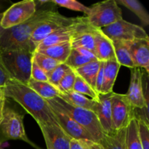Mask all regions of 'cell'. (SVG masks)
Listing matches in <instances>:
<instances>
[{
	"mask_svg": "<svg viewBox=\"0 0 149 149\" xmlns=\"http://www.w3.org/2000/svg\"><path fill=\"white\" fill-rule=\"evenodd\" d=\"M4 97L11 98L25 109L37 122L42 125H56L58 124L47 101L31 89L27 84L12 79L3 88Z\"/></svg>",
	"mask_w": 149,
	"mask_h": 149,
	"instance_id": "obj_1",
	"label": "cell"
},
{
	"mask_svg": "<svg viewBox=\"0 0 149 149\" xmlns=\"http://www.w3.org/2000/svg\"><path fill=\"white\" fill-rule=\"evenodd\" d=\"M51 10H36L35 14L24 23L8 29H2L0 33V50L29 48V42L32 33L41 23L52 15ZM33 52V51H32Z\"/></svg>",
	"mask_w": 149,
	"mask_h": 149,
	"instance_id": "obj_2",
	"label": "cell"
},
{
	"mask_svg": "<svg viewBox=\"0 0 149 149\" xmlns=\"http://www.w3.org/2000/svg\"><path fill=\"white\" fill-rule=\"evenodd\" d=\"M33 55L24 47L0 50L1 62L12 79L26 84L31 79Z\"/></svg>",
	"mask_w": 149,
	"mask_h": 149,
	"instance_id": "obj_3",
	"label": "cell"
},
{
	"mask_svg": "<svg viewBox=\"0 0 149 149\" xmlns=\"http://www.w3.org/2000/svg\"><path fill=\"white\" fill-rule=\"evenodd\" d=\"M53 99H55L58 105L63 108L83 129L88 132L95 142H100L105 134L103 133L98 119L94 112L71 106L58 97Z\"/></svg>",
	"mask_w": 149,
	"mask_h": 149,
	"instance_id": "obj_4",
	"label": "cell"
},
{
	"mask_svg": "<svg viewBox=\"0 0 149 149\" xmlns=\"http://www.w3.org/2000/svg\"><path fill=\"white\" fill-rule=\"evenodd\" d=\"M93 27L102 29L122 19V10L115 0H107L93 4L87 15Z\"/></svg>",
	"mask_w": 149,
	"mask_h": 149,
	"instance_id": "obj_5",
	"label": "cell"
},
{
	"mask_svg": "<svg viewBox=\"0 0 149 149\" xmlns=\"http://www.w3.org/2000/svg\"><path fill=\"white\" fill-rule=\"evenodd\" d=\"M1 133L6 139L20 140L36 149H41L29 139L23 124V116L11 108H4V117L0 125Z\"/></svg>",
	"mask_w": 149,
	"mask_h": 149,
	"instance_id": "obj_6",
	"label": "cell"
},
{
	"mask_svg": "<svg viewBox=\"0 0 149 149\" xmlns=\"http://www.w3.org/2000/svg\"><path fill=\"white\" fill-rule=\"evenodd\" d=\"M111 41L127 42L137 39H149L146 31L141 26L126 21L123 18L101 29Z\"/></svg>",
	"mask_w": 149,
	"mask_h": 149,
	"instance_id": "obj_7",
	"label": "cell"
},
{
	"mask_svg": "<svg viewBox=\"0 0 149 149\" xmlns=\"http://www.w3.org/2000/svg\"><path fill=\"white\" fill-rule=\"evenodd\" d=\"M111 119L114 131L127 128L135 117V109L131 105L125 94L113 93L111 99Z\"/></svg>",
	"mask_w": 149,
	"mask_h": 149,
	"instance_id": "obj_8",
	"label": "cell"
},
{
	"mask_svg": "<svg viewBox=\"0 0 149 149\" xmlns=\"http://www.w3.org/2000/svg\"><path fill=\"white\" fill-rule=\"evenodd\" d=\"M75 17H68L62 15L58 12L54 11L52 15L48 17L37 26L32 33L29 42L31 50L34 52L37 45L44 39L55 31L71 25Z\"/></svg>",
	"mask_w": 149,
	"mask_h": 149,
	"instance_id": "obj_9",
	"label": "cell"
},
{
	"mask_svg": "<svg viewBox=\"0 0 149 149\" xmlns=\"http://www.w3.org/2000/svg\"><path fill=\"white\" fill-rule=\"evenodd\" d=\"M36 11V7L33 0L15 3L3 13L1 28L5 30L18 26L31 18Z\"/></svg>",
	"mask_w": 149,
	"mask_h": 149,
	"instance_id": "obj_10",
	"label": "cell"
},
{
	"mask_svg": "<svg viewBox=\"0 0 149 149\" xmlns=\"http://www.w3.org/2000/svg\"><path fill=\"white\" fill-rule=\"evenodd\" d=\"M47 101L56 116L61 127L66 132L68 136L74 139L94 141L88 132L83 129L63 108H61L55 99L47 100Z\"/></svg>",
	"mask_w": 149,
	"mask_h": 149,
	"instance_id": "obj_11",
	"label": "cell"
},
{
	"mask_svg": "<svg viewBox=\"0 0 149 149\" xmlns=\"http://www.w3.org/2000/svg\"><path fill=\"white\" fill-rule=\"evenodd\" d=\"M77 28L71 39V47L84 48L94 52L95 31L97 28L89 23L87 16L77 17Z\"/></svg>",
	"mask_w": 149,
	"mask_h": 149,
	"instance_id": "obj_12",
	"label": "cell"
},
{
	"mask_svg": "<svg viewBox=\"0 0 149 149\" xmlns=\"http://www.w3.org/2000/svg\"><path fill=\"white\" fill-rule=\"evenodd\" d=\"M143 74L139 68H132L129 90L125 95L133 108L135 109H145L148 111V101L146 99L143 93Z\"/></svg>",
	"mask_w": 149,
	"mask_h": 149,
	"instance_id": "obj_13",
	"label": "cell"
},
{
	"mask_svg": "<svg viewBox=\"0 0 149 149\" xmlns=\"http://www.w3.org/2000/svg\"><path fill=\"white\" fill-rule=\"evenodd\" d=\"M42 132L47 149H69L71 138L56 125L39 126Z\"/></svg>",
	"mask_w": 149,
	"mask_h": 149,
	"instance_id": "obj_14",
	"label": "cell"
},
{
	"mask_svg": "<svg viewBox=\"0 0 149 149\" xmlns=\"http://www.w3.org/2000/svg\"><path fill=\"white\" fill-rule=\"evenodd\" d=\"M113 92L108 94H99L98 100L94 113L98 119L103 132L105 135H110L114 132L111 119V99Z\"/></svg>",
	"mask_w": 149,
	"mask_h": 149,
	"instance_id": "obj_15",
	"label": "cell"
},
{
	"mask_svg": "<svg viewBox=\"0 0 149 149\" xmlns=\"http://www.w3.org/2000/svg\"><path fill=\"white\" fill-rule=\"evenodd\" d=\"M136 68L149 71V39H137L125 42Z\"/></svg>",
	"mask_w": 149,
	"mask_h": 149,
	"instance_id": "obj_16",
	"label": "cell"
},
{
	"mask_svg": "<svg viewBox=\"0 0 149 149\" xmlns=\"http://www.w3.org/2000/svg\"><path fill=\"white\" fill-rule=\"evenodd\" d=\"M95 55L100 62L116 61L112 41L102 31L96 29L95 31Z\"/></svg>",
	"mask_w": 149,
	"mask_h": 149,
	"instance_id": "obj_17",
	"label": "cell"
},
{
	"mask_svg": "<svg viewBox=\"0 0 149 149\" xmlns=\"http://www.w3.org/2000/svg\"><path fill=\"white\" fill-rule=\"evenodd\" d=\"M77 23V17H75L74 21L71 25L61 28V29H58V30L55 31L53 33L49 34L37 45L36 48L45 47L61 43V42L71 41V38H72L73 35L76 31Z\"/></svg>",
	"mask_w": 149,
	"mask_h": 149,
	"instance_id": "obj_18",
	"label": "cell"
},
{
	"mask_svg": "<svg viewBox=\"0 0 149 149\" xmlns=\"http://www.w3.org/2000/svg\"><path fill=\"white\" fill-rule=\"evenodd\" d=\"M71 49L72 47H71V41H68V42H61L45 47L36 48L35 51L50 57L61 63H65L71 53Z\"/></svg>",
	"mask_w": 149,
	"mask_h": 149,
	"instance_id": "obj_19",
	"label": "cell"
},
{
	"mask_svg": "<svg viewBox=\"0 0 149 149\" xmlns=\"http://www.w3.org/2000/svg\"><path fill=\"white\" fill-rule=\"evenodd\" d=\"M58 97L71 106L87 109L93 112L95 110L96 105L97 103V101L88 98L84 95H81L73 90L66 93H61Z\"/></svg>",
	"mask_w": 149,
	"mask_h": 149,
	"instance_id": "obj_20",
	"label": "cell"
},
{
	"mask_svg": "<svg viewBox=\"0 0 149 149\" xmlns=\"http://www.w3.org/2000/svg\"><path fill=\"white\" fill-rule=\"evenodd\" d=\"M104 63V78L100 94H108L113 92V85L121 67L116 61H109Z\"/></svg>",
	"mask_w": 149,
	"mask_h": 149,
	"instance_id": "obj_21",
	"label": "cell"
},
{
	"mask_svg": "<svg viewBox=\"0 0 149 149\" xmlns=\"http://www.w3.org/2000/svg\"><path fill=\"white\" fill-rule=\"evenodd\" d=\"M26 84L33 91L36 92L40 97L46 100L59 97L61 94L60 90L49 82L38 81L30 79Z\"/></svg>",
	"mask_w": 149,
	"mask_h": 149,
	"instance_id": "obj_22",
	"label": "cell"
},
{
	"mask_svg": "<svg viewBox=\"0 0 149 149\" xmlns=\"http://www.w3.org/2000/svg\"><path fill=\"white\" fill-rule=\"evenodd\" d=\"M100 61H93L79 68L74 69V71L95 90L96 78L100 68Z\"/></svg>",
	"mask_w": 149,
	"mask_h": 149,
	"instance_id": "obj_23",
	"label": "cell"
},
{
	"mask_svg": "<svg viewBox=\"0 0 149 149\" xmlns=\"http://www.w3.org/2000/svg\"><path fill=\"white\" fill-rule=\"evenodd\" d=\"M126 128L115 131L110 135H104L100 142L103 149H127L125 143Z\"/></svg>",
	"mask_w": 149,
	"mask_h": 149,
	"instance_id": "obj_24",
	"label": "cell"
},
{
	"mask_svg": "<svg viewBox=\"0 0 149 149\" xmlns=\"http://www.w3.org/2000/svg\"><path fill=\"white\" fill-rule=\"evenodd\" d=\"M112 42L114 47L116 60L119 65L128 67L131 69L136 68L125 42L121 41H112Z\"/></svg>",
	"mask_w": 149,
	"mask_h": 149,
	"instance_id": "obj_25",
	"label": "cell"
},
{
	"mask_svg": "<svg viewBox=\"0 0 149 149\" xmlns=\"http://www.w3.org/2000/svg\"><path fill=\"white\" fill-rule=\"evenodd\" d=\"M125 143L127 149H143L139 138L138 122L133 118L126 128Z\"/></svg>",
	"mask_w": 149,
	"mask_h": 149,
	"instance_id": "obj_26",
	"label": "cell"
},
{
	"mask_svg": "<svg viewBox=\"0 0 149 149\" xmlns=\"http://www.w3.org/2000/svg\"><path fill=\"white\" fill-rule=\"evenodd\" d=\"M117 4L125 6L130 11L135 13L138 18L141 20L143 24L145 26L149 25V15L145 7L137 0H118L116 1Z\"/></svg>",
	"mask_w": 149,
	"mask_h": 149,
	"instance_id": "obj_27",
	"label": "cell"
},
{
	"mask_svg": "<svg viewBox=\"0 0 149 149\" xmlns=\"http://www.w3.org/2000/svg\"><path fill=\"white\" fill-rule=\"evenodd\" d=\"M33 60L34 62L37 64L39 67H40L49 76L50 73L58 66L61 63L55 60L52 59V58L44 54L39 53V52L34 51L33 55Z\"/></svg>",
	"mask_w": 149,
	"mask_h": 149,
	"instance_id": "obj_28",
	"label": "cell"
},
{
	"mask_svg": "<svg viewBox=\"0 0 149 149\" xmlns=\"http://www.w3.org/2000/svg\"><path fill=\"white\" fill-rule=\"evenodd\" d=\"M73 91L77 92L84 95H87L92 98V100L97 101L99 94L88 84L86 82L79 76H76L75 82H74Z\"/></svg>",
	"mask_w": 149,
	"mask_h": 149,
	"instance_id": "obj_29",
	"label": "cell"
},
{
	"mask_svg": "<svg viewBox=\"0 0 149 149\" xmlns=\"http://www.w3.org/2000/svg\"><path fill=\"white\" fill-rule=\"evenodd\" d=\"M91 61H93L83 55L76 49H72L68 59L65 62V64H66L69 68L74 70L77 68H79Z\"/></svg>",
	"mask_w": 149,
	"mask_h": 149,
	"instance_id": "obj_30",
	"label": "cell"
},
{
	"mask_svg": "<svg viewBox=\"0 0 149 149\" xmlns=\"http://www.w3.org/2000/svg\"><path fill=\"white\" fill-rule=\"evenodd\" d=\"M71 70V68L65 63H61L50 73L48 76V81L58 88L60 82L64 76Z\"/></svg>",
	"mask_w": 149,
	"mask_h": 149,
	"instance_id": "obj_31",
	"label": "cell"
},
{
	"mask_svg": "<svg viewBox=\"0 0 149 149\" xmlns=\"http://www.w3.org/2000/svg\"><path fill=\"white\" fill-rule=\"evenodd\" d=\"M51 2L60 7H65L74 11L81 12L85 13L87 15L90 13V7H86L85 5L75 0H52Z\"/></svg>",
	"mask_w": 149,
	"mask_h": 149,
	"instance_id": "obj_32",
	"label": "cell"
},
{
	"mask_svg": "<svg viewBox=\"0 0 149 149\" xmlns=\"http://www.w3.org/2000/svg\"><path fill=\"white\" fill-rule=\"evenodd\" d=\"M76 76H77V74H75L74 70L72 69L70 71H68L64 76L58 87L61 93L72 91L73 87H74V82H75Z\"/></svg>",
	"mask_w": 149,
	"mask_h": 149,
	"instance_id": "obj_33",
	"label": "cell"
},
{
	"mask_svg": "<svg viewBox=\"0 0 149 149\" xmlns=\"http://www.w3.org/2000/svg\"><path fill=\"white\" fill-rule=\"evenodd\" d=\"M138 122L139 138L143 149H149V125L148 123L141 119H137Z\"/></svg>",
	"mask_w": 149,
	"mask_h": 149,
	"instance_id": "obj_34",
	"label": "cell"
},
{
	"mask_svg": "<svg viewBox=\"0 0 149 149\" xmlns=\"http://www.w3.org/2000/svg\"><path fill=\"white\" fill-rule=\"evenodd\" d=\"M31 79L38 81H48V76L46 73L37 65V64L33 60L31 65Z\"/></svg>",
	"mask_w": 149,
	"mask_h": 149,
	"instance_id": "obj_35",
	"label": "cell"
},
{
	"mask_svg": "<svg viewBox=\"0 0 149 149\" xmlns=\"http://www.w3.org/2000/svg\"><path fill=\"white\" fill-rule=\"evenodd\" d=\"M104 62H100V68H99L98 73H97V78L95 82V91L98 94H100L102 90V86L103 83V78H104Z\"/></svg>",
	"mask_w": 149,
	"mask_h": 149,
	"instance_id": "obj_36",
	"label": "cell"
},
{
	"mask_svg": "<svg viewBox=\"0 0 149 149\" xmlns=\"http://www.w3.org/2000/svg\"><path fill=\"white\" fill-rule=\"evenodd\" d=\"M12 79L6 71L5 68L1 62V57H0V88H4L6 85L11 81Z\"/></svg>",
	"mask_w": 149,
	"mask_h": 149,
	"instance_id": "obj_37",
	"label": "cell"
},
{
	"mask_svg": "<svg viewBox=\"0 0 149 149\" xmlns=\"http://www.w3.org/2000/svg\"><path fill=\"white\" fill-rule=\"evenodd\" d=\"M69 149H84V140L71 138L69 144Z\"/></svg>",
	"mask_w": 149,
	"mask_h": 149,
	"instance_id": "obj_38",
	"label": "cell"
},
{
	"mask_svg": "<svg viewBox=\"0 0 149 149\" xmlns=\"http://www.w3.org/2000/svg\"><path fill=\"white\" fill-rule=\"evenodd\" d=\"M76 49H77L78 52H79L81 54H82L83 55H84V56L87 57V58H90V59L92 60V61H97L94 52H93L92 51L88 50V49H84V48H80V47L76 48Z\"/></svg>",
	"mask_w": 149,
	"mask_h": 149,
	"instance_id": "obj_39",
	"label": "cell"
},
{
	"mask_svg": "<svg viewBox=\"0 0 149 149\" xmlns=\"http://www.w3.org/2000/svg\"><path fill=\"white\" fill-rule=\"evenodd\" d=\"M84 149H103V146L98 143L84 140Z\"/></svg>",
	"mask_w": 149,
	"mask_h": 149,
	"instance_id": "obj_40",
	"label": "cell"
},
{
	"mask_svg": "<svg viewBox=\"0 0 149 149\" xmlns=\"http://www.w3.org/2000/svg\"><path fill=\"white\" fill-rule=\"evenodd\" d=\"M5 100L6 97H4V95L3 94L0 97V125H1V122L3 120V117H4V108H5Z\"/></svg>",
	"mask_w": 149,
	"mask_h": 149,
	"instance_id": "obj_41",
	"label": "cell"
},
{
	"mask_svg": "<svg viewBox=\"0 0 149 149\" xmlns=\"http://www.w3.org/2000/svg\"><path fill=\"white\" fill-rule=\"evenodd\" d=\"M2 17H3V13H0V33H1V19H2Z\"/></svg>",
	"mask_w": 149,
	"mask_h": 149,
	"instance_id": "obj_42",
	"label": "cell"
},
{
	"mask_svg": "<svg viewBox=\"0 0 149 149\" xmlns=\"http://www.w3.org/2000/svg\"><path fill=\"white\" fill-rule=\"evenodd\" d=\"M3 94H4V93H3V88H0V97H1Z\"/></svg>",
	"mask_w": 149,
	"mask_h": 149,
	"instance_id": "obj_43",
	"label": "cell"
},
{
	"mask_svg": "<svg viewBox=\"0 0 149 149\" xmlns=\"http://www.w3.org/2000/svg\"><path fill=\"white\" fill-rule=\"evenodd\" d=\"M1 141H0V149H1Z\"/></svg>",
	"mask_w": 149,
	"mask_h": 149,
	"instance_id": "obj_44",
	"label": "cell"
}]
</instances>
